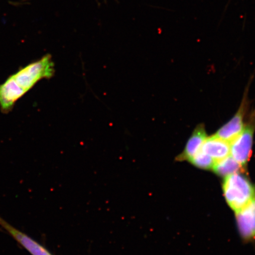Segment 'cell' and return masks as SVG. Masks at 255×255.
<instances>
[{
    "label": "cell",
    "instance_id": "cell-1",
    "mask_svg": "<svg viewBox=\"0 0 255 255\" xmlns=\"http://www.w3.org/2000/svg\"><path fill=\"white\" fill-rule=\"evenodd\" d=\"M222 188L226 202L236 213L255 199L254 185L239 172L226 177Z\"/></svg>",
    "mask_w": 255,
    "mask_h": 255
},
{
    "label": "cell",
    "instance_id": "cell-2",
    "mask_svg": "<svg viewBox=\"0 0 255 255\" xmlns=\"http://www.w3.org/2000/svg\"><path fill=\"white\" fill-rule=\"evenodd\" d=\"M55 73V65L49 55L41 57L11 75L19 87L25 94L31 90L38 82L43 79L52 78Z\"/></svg>",
    "mask_w": 255,
    "mask_h": 255
},
{
    "label": "cell",
    "instance_id": "cell-3",
    "mask_svg": "<svg viewBox=\"0 0 255 255\" xmlns=\"http://www.w3.org/2000/svg\"><path fill=\"white\" fill-rule=\"evenodd\" d=\"M255 133V110L251 113V117L244 128L230 142L231 155L242 167H245L251 158Z\"/></svg>",
    "mask_w": 255,
    "mask_h": 255
},
{
    "label": "cell",
    "instance_id": "cell-4",
    "mask_svg": "<svg viewBox=\"0 0 255 255\" xmlns=\"http://www.w3.org/2000/svg\"><path fill=\"white\" fill-rule=\"evenodd\" d=\"M250 86H248L247 91L242 99V103L238 110L232 119L217 130L215 133L216 136L225 141L231 142L236 137L240 134L244 129L246 122L245 118L248 110V92Z\"/></svg>",
    "mask_w": 255,
    "mask_h": 255
},
{
    "label": "cell",
    "instance_id": "cell-5",
    "mask_svg": "<svg viewBox=\"0 0 255 255\" xmlns=\"http://www.w3.org/2000/svg\"><path fill=\"white\" fill-rule=\"evenodd\" d=\"M0 226L5 229L11 237L31 255H53L47 249L32 239L29 236L18 230L0 216Z\"/></svg>",
    "mask_w": 255,
    "mask_h": 255
},
{
    "label": "cell",
    "instance_id": "cell-6",
    "mask_svg": "<svg viewBox=\"0 0 255 255\" xmlns=\"http://www.w3.org/2000/svg\"><path fill=\"white\" fill-rule=\"evenodd\" d=\"M25 92L16 84L11 76L0 85V109L4 113L13 108L17 101L23 97Z\"/></svg>",
    "mask_w": 255,
    "mask_h": 255
},
{
    "label": "cell",
    "instance_id": "cell-7",
    "mask_svg": "<svg viewBox=\"0 0 255 255\" xmlns=\"http://www.w3.org/2000/svg\"><path fill=\"white\" fill-rule=\"evenodd\" d=\"M236 213L242 237L246 240L255 239V199Z\"/></svg>",
    "mask_w": 255,
    "mask_h": 255
},
{
    "label": "cell",
    "instance_id": "cell-8",
    "mask_svg": "<svg viewBox=\"0 0 255 255\" xmlns=\"http://www.w3.org/2000/svg\"><path fill=\"white\" fill-rule=\"evenodd\" d=\"M205 126L203 124L197 126L191 133L184 150L178 156V160L189 161L202 149L203 143L207 138Z\"/></svg>",
    "mask_w": 255,
    "mask_h": 255
},
{
    "label": "cell",
    "instance_id": "cell-9",
    "mask_svg": "<svg viewBox=\"0 0 255 255\" xmlns=\"http://www.w3.org/2000/svg\"><path fill=\"white\" fill-rule=\"evenodd\" d=\"M201 149L216 162L231 155L230 142L219 138L215 134L207 136Z\"/></svg>",
    "mask_w": 255,
    "mask_h": 255
},
{
    "label": "cell",
    "instance_id": "cell-10",
    "mask_svg": "<svg viewBox=\"0 0 255 255\" xmlns=\"http://www.w3.org/2000/svg\"><path fill=\"white\" fill-rule=\"evenodd\" d=\"M242 168L241 164L231 155H229L227 157L216 161L212 170L216 174L226 177L238 173Z\"/></svg>",
    "mask_w": 255,
    "mask_h": 255
},
{
    "label": "cell",
    "instance_id": "cell-11",
    "mask_svg": "<svg viewBox=\"0 0 255 255\" xmlns=\"http://www.w3.org/2000/svg\"><path fill=\"white\" fill-rule=\"evenodd\" d=\"M190 162L194 166L204 170L212 169L216 162L214 159L203 152L202 149L190 159Z\"/></svg>",
    "mask_w": 255,
    "mask_h": 255
}]
</instances>
